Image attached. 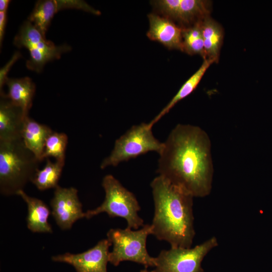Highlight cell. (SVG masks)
Instances as JSON below:
<instances>
[{
	"label": "cell",
	"instance_id": "1",
	"mask_svg": "<svg viewBox=\"0 0 272 272\" xmlns=\"http://www.w3.org/2000/svg\"><path fill=\"white\" fill-rule=\"evenodd\" d=\"M157 172L194 197L209 195L212 189L214 166L211 142L201 127L177 124L164 142Z\"/></svg>",
	"mask_w": 272,
	"mask_h": 272
},
{
	"label": "cell",
	"instance_id": "2",
	"mask_svg": "<svg viewBox=\"0 0 272 272\" xmlns=\"http://www.w3.org/2000/svg\"><path fill=\"white\" fill-rule=\"evenodd\" d=\"M150 185L154 203L152 235L168 242L171 247H191L195 235L194 197L159 175Z\"/></svg>",
	"mask_w": 272,
	"mask_h": 272
},
{
	"label": "cell",
	"instance_id": "3",
	"mask_svg": "<svg viewBox=\"0 0 272 272\" xmlns=\"http://www.w3.org/2000/svg\"><path fill=\"white\" fill-rule=\"evenodd\" d=\"M40 161L22 139L0 141V192L5 196L17 194L31 181Z\"/></svg>",
	"mask_w": 272,
	"mask_h": 272
},
{
	"label": "cell",
	"instance_id": "4",
	"mask_svg": "<svg viewBox=\"0 0 272 272\" xmlns=\"http://www.w3.org/2000/svg\"><path fill=\"white\" fill-rule=\"evenodd\" d=\"M102 186L105 193L104 200L100 206L85 212L86 218L106 213L110 218L124 219L129 229L138 230L144 225V220L138 214L141 210L140 206L133 193L110 174L103 177Z\"/></svg>",
	"mask_w": 272,
	"mask_h": 272
},
{
	"label": "cell",
	"instance_id": "5",
	"mask_svg": "<svg viewBox=\"0 0 272 272\" xmlns=\"http://www.w3.org/2000/svg\"><path fill=\"white\" fill-rule=\"evenodd\" d=\"M151 234V224L144 225L136 230L127 227L110 229L107 233V239L113 249L109 252V262L115 266L122 261H130L143 264L147 268L155 267V258L149 255L146 248L148 236Z\"/></svg>",
	"mask_w": 272,
	"mask_h": 272
},
{
	"label": "cell",
	"instance_id": "6",
	"mask_svg": "<svg viewBox=\"0 0 272 272\" xmlns=\"http://www.w3.org/2000/svg\"><path fill=\"white\" fill-rule=\"evenodd\" d=\"M152 126L149 123L133 125L117 139L110 154L100 165L104 169L109 166H116L150 152L159 154L162 151L164 143L157 139L153 134Z\"/></svg>",
	"mask_w": 272,
	"mask_h": 272
},
{
	"label": "cell",
	"instance_id": "7",
	"mask_svg": "<svg viewBox=\"0 0 272 272\" xmlns=\"http://www.w3.org/2000/svg\"><path fill=\"white\" fill-rule=\"evenodd\" d=\"M219 245L213 236L191 248L171 247L163 249L155 258V272H203L201 262L205 256Z\"/></svg>",
	"mask_w": 272,
	"mask_h": 272
},
{
	"label": "cell",
	"instance_id": "8",
	"mask_svg": "<svg viewBox=\"0 0 272 272\" xmlns=\"http://www.w3.org/2000/svg\"><path fill=\"white\" fill-rule=\"evenodd\" d=\"M50 205L51 214L57 226L62 230L71 229L77 220L85 218L78 190L75 187L57 186L54 189Z\"/></svg>",
	"mask_w": 272,
	"mask_h": 272
},
{
	"label": "cell",
	"instance_id": "9",
	"mask_svg": "<svg viewBox=\"0 0 272 272\" xmlns=\"http://www.w3.org/2000/svg\"><path fill=\"white\" fill-rule=\"evenodd\" d=\"M111 245L107 239H103L83 252L77 254L67 252L53 256L51 259L55 262L68 263L77 272H107L109 248Z\"/></svg>",
	"mask_w": 272,
	"mask_h": 272
},
{
	"label": "cell",
	"instance_id": "10",
	"mask_svg": "<svg viewBox=\"0 0 272 272\" xmlns=\"http://www.w3.org/2000/svg\"><path fill=\"white\" fill-rule=\"evenodd\" d=\"M65 9H77L99 14L82 1L76 0H45L38 1L34 10L28 17V21L45 37V34L54 14L58 11Z\"/></svg>",
	"mask_w": 272,
	"mask_h": 272
},
{
	"label": "cell",
	"instance_id": "11",
	"mask_svg": "<svg viewBox=\"0 0 272 272\" xmlns=\"http://www.w3.org/2000/svg\"><path fill=\"white\" fill-rule=\"evenodd\" d=\"M150 27L147 33L148 37L158 41L168 49L182 51V29L177 26L172 20L151 13L148 16Z\"/></svg>",
	"mask_w": 272,
	"mask_h": 272
},
{
	"label": "cell",
	"instance_id": "12",
	"mask_svg": "<svg viewBox=\"0 0 272 272\" xmlns=\"http://www.w3.org/2000/svg\"><path fill=\"white\" fill-rule=\"evenodd\" d=\"M0 141H12L21 139L24 115L21 108L14 104L1 92Z\"/></svg>",
	"mask_w": 272,
	"mask_h": 272
},
{
	"label": "cell",
	"instance_id": "13",
	"mask_svg": "<svg viewBox=\"0 0 272 272\" xmlns=\"http://www.w3.org/2000/svg\"><path fill=\"white\" fill-rule=\"evenodd\" d=\"M17 195L20 196L27 204L28 229L34 233H52L51 226L48 222L50 211L47 205L40 199L30 196L23 190H19Z\"/></svg>",
	"mask_w": 272,
	"mask_h": 272
},
{
	"label": "cell",
	"instance_id": "14",
	"mask_svg": "<svg viewBox=\"0 0 272 272\" xmlns=\"http://www.w3.org/2000/svg\"><path fill=\"white\" fill-rule=\"evenodd\" d=\"M48 126L40 124L28 116L24 118L21 132V139L26 146L41 162L45 142L52 132Z\"/></svg>",
	"mask_w": 272,
	"mask_h": 272
},
{
	"label": "cell",
	"instance_id": "15",
	"mask_svg": "<svg viewBox=\"0 0 272 272\" xmlns=\"http://www.w3.org/2000/svg\"><path fill=\"white\" fill-rule=\"evenodd\" d=\"M4 84L8 88V93L5 96L14 104L20 107L25 116L32 105V100L35 92V86L29 77L21 79H10L7 78Z\"/></svg>",
	"mask_w": 272,
	"mask_h": 272
},
{
	"label": "cell",
	"instance_id": "16",
	"mask_svg": "<svg viewBox=\"0 0 272 272\" xmlns=\"http://www.w3.org/2000/svg\"><path fill=\"white\" fill-rule=\"evenodd\" d=\"M199 23L204 43L203 58L218 62L223 40V30L219 23L209 17L200 21Z\"/></svg>",
	"mask_w": 272,
	"mask_h": 272
},
{
	"label": "cell",
	"instance_id": "17",
	"mask_svg": "<svg viewBox=\"0 0 272 272\" xmlns=\"http://www.w3.org/2000/svg\"><path fill=\"white\" fill-rule=\"evenodd\" d=\"M215 61L210 59H204L200 67L181 87L176 95L167 105L149 123L153 126L163 116L180 101L189 96L197 87L205 73L210 66Z\"/></svg>",
	"mask_w": 272,
	"mask_h": 272
},
{
	"label": "cell",
	"instance_id": "18",
	"mask_svg": "<svg viewBox=\"0 0 272 272\" xmlns=\"http://www.w3.org/2000/svg\"><path fill=\"white\" fill-rule=\"evenodd\" d=\"M211 2L203 0H181L176 21L183 24L196 23L209 17Z\"/></svg>",
	"mask_w": 272,
	"mask_h": 272
},
{
	"label": "cell",
	"instance_id": "19",
	"mask_svg": "<svg viewBox=\"0 0 272 272\" xmlns=\"http://www.w3.org/2000/svg\"><path fill=\"white\" fill-rule=\"evenodd\" d=\"M46 160L44 167L36 171L31 180L40 190L55 189L58 186V182L64 165V162H52L48 158Z\"/></svg>",
	"mask_w": 272,
	"mask_h": 272
},
{
	"label": "cell",
	"instance_id": "20",
	"mask_svg": "<svg viewBox=\"0 0 272 272\" xmlns=\"http://www.w3.org/2000/svg\"><path fill=\"white\" fill-rule=\"evenodd\" d=\"M71 48L66 44L56 46L55 44L43 49L31 48L28 50L30 58L27 61V67L37 73L40 72L47 62L60 57L61 55L70 51Z\"/></svg>",
	"mask_w": 272,
	"mask_h": 272
},
{
	"label": "cell",
	"instance_id": "21",
	"mask_svg": "<svg viewBox=\"0 0 272 272\" xmlns=\"http://www.w3.org/2000/svg\"><path fill=\"white\" fill-rule=\"evenodd\" d=\"M182 51L191 55L205 57L204 43L199 21L182 29Z\"/></svg>",
	"mask_w": 272,
	"mask_h": 272
},
{
	"label": "cell",
	"instance_id": "22",
	"mask_svg": "<svg viewBox=\"0 0 272 272\" xmlns=\"http://www.w3.org/2000/svg\"><path fill=\"white\" fill-rule=\"evenodd\" d=\"M68 138L63 132L52 131L46 139L43 154V160L49 157L57 161L64 162Z\"/></svg>",
	"mask_w": 272,
	"mask_h": 272
},
{
	"label": "cell",
	"instance_id": "23",
	"mask_svg": "<svg viewBox=\"0 0 272 272\" xmlns=\"http://www.w3.org/2000/svg\"><path fill=\"white\" fill-rule=\"evenodd\" d=\"M41 32L29 21L25 22L15 36L14 44L18 47L27 49L45 39Z\"/></svg>",
	"mask_w": 272,
	"mask_h": 272
},
{
	"label": "cell",
	"instance_id": "24",
	"mask_svg": "<svg viewBox=\"0 0 272 272\" xmlns=\"http://www.w3.org/2000/svg\"><path fill=\"white\" fill-rule=\"evenodd\" d=\"M181 0H158L152 2L153 6L162 16L176 20Z\"/></svg>",
	"mask_w": 272,
	"mask_h": 272
},
{
	"label": "cell",
	"instance_id": "25",
	"mask_svg": "<svg viewBox=\"0 0 272 272\" xmlns=\"http://www.w3.org/2000/svg\"><path fill=\"white\" fill-rule=\"evenodd\" d=\"M20 55V54L19 52L15 53V55H14L13 58H12V59H11L10 61L7 64V66L4 67L1 70V74H0L1 90H2V88H3V86L4 85V82H5V79L7 78L6 76V74L7 72L10 69L13 63H14L15 61L19 57Z\"/></svg>",
	"mask_w": 272,
	"mask_h": 272
},
{
	"label": "cell",
	"instance_id": "26",
	"mask_svg": "<svg viewBox=\"0 0 272 272\" xmlns=\"http://www.w3.org/2000/svg\"><path fill=\"white\" fill-rule=\"evenodd\" d=\"M7 21V11L0 12V43L2 46Z\"/></svg>",
	"mask_w": 272,
	"mask_h": 272
},
{
	"label": "cell",
	"instance_id": "27",
	"mask_svg": "<svg viewBox=\"0 0 272 272\" xmlns=\"http://www.w3.org/2000/svg\"><path fill=\"white\" fill-rule=\"evenodd\" d=\"M10 1L9 0H1L0 1V12H4L7 11L8 7Z\"/></svg>",
	"mask_w": 272,
	"mask_h": 272
},
{
	"label": "cell",
	"instance_id": "28",
	"mask_svg": "<svg viewBox=\"0 0 272 272\" xmlns=\"http://www.w3.org/2000/svg\"><path fill=\"white\" fill-rule=\"evenodd\" d=\"M145 272H155L154 270H151V271L148 270L147 269V268H145Z\"/></svg>",
	"mask_w": 272,
	"mask_h": 272
},
{
	"label": "cell",
	"instance_id": "29",
	"mask_svg": "<svg viewBox=\"0 0 272 272\" xmlns=\"http://www.w3.org/2000/svg\"><path fill=\"white\" fill-rule=\"evenodd\" d=\"M140 272H145V269L141 270Z\"/></svg>",
	"mask_w": 272,
	"mask_h": 272
}]
</instances>
